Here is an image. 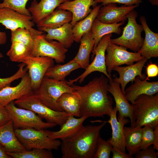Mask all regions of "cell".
<instances>
[{"label":"cell","instance_id":"cell-23","mask_svg":"<svg viewBox=\"0 0 158 158\" xmlns=\"http://www.w3.org/2000/svg\"><path fill=\"white\" fill-rule=\"evenodd\" d=\"M14 130L11 120L0 126V144L6 152H18L26 150L18 139Z\"/></svg>","mask_w":158,"mask_h":158},{"label":"cell","instance_id":"cell-38","mask_svg":"<svg viewBox=\"0 0 158 158\" xmlns=\"http://www.w3.org/2000/svg\"><path fill=\"white\" fill-rule=\"evenodd\" d=\"M25 64L21 63L19 65L17 71L12 76L5 78H0V90L5 87L10 86L15 80L21 78L27 72V68H24Z\"/></svg>","mask_w":158,"mask_h":158},{"label":"cell","instance_id":"cell-31","mask_svg":"<svg viewBox=\"0 0 158 158\" xmlns=\"http://www.w3.org/2000/svg\"><path fill=\"white\" fill-rule=\"evenodd\" d=\"M101 5L93 8L90 13L83 19L78 22L73 27L74 41L80 42L82 36L90 31L92 24L98 13Z\"/></svg>","mask_w":158,"mask_h":158},{"label":"cell","instance_id":"cell-47","mask_svg":"<svg viewBox=\"0 0 158 158\" xmlns=\"http://www.w3.org/2000/svg\"><path fill=\"white\" fill-rule=\"evenodd\" d=\"M7 37L5 32L0 31V45L5 44L7 42Z\"/></svg>","mask_w":158,"mask_h":158},{"label":"cell","instance_id":"cell-48","mask_svg":"<svg viewBox=\"0 0 158 158\" xmlns=\"http://www.w3.org/2000/svg\"><path fill=\"white\" fill-rule=\"evenodd\" d=\"M149 1L153 6H158V0H149Z\"/></svg>","mask_w":158,"mask_h":158},{"label":"cell","instance_id":"cell-8","mask_svg":"<svg viewBox=\"0 0 158 158\" xmlns=\"http://www.w3.org/2000/svg\"><path fill=\"white\" fill-rule=\"evenodd\" d=\"M138 15V12L135 10L131 11L127 16L128 23L123 28L121 35L116 38H111L110 41L138 52L142 46L144 39L141 36L143 31L142 26L136 21Z\"/></svg>","mask_w":158,"mask_h":158},{"label":"cell","instance_id":"cell-10","mask_svg":"<svg viewBox=\"0 0 158 158\" xmlns=\"http://www.w3.org/2000/svg\"><path fill=\"white\" fill-rule=\"evenodd\" d=\"M112 36V34H110L104 36L102 38L92 53V59H94L92 62L77 78L67 81V83L69 85L77 81L80 83H82L88 75L95 71L103 73L109 79L112 78V77L108 75L107 72L105 59L106 48Z\"/></svg>","mask_w":158,"mask_h":158},{"label":"cell","instance_id":"cell-51","mask_svg":"<svg viewBox=\"0 0 158 158\" xmlns=\"http://www.w3.org/2000/svg\"></svg>","mask_w":158,"mask_h":158},{"label":"cell","instance_id":"cell-19","mask_svg":"<svg viewBox=\"0 0 158 158\" xmlns=\"http://www.w3.org/2000/svg\"><path fill=\"white\" fill-rule=\"evenodd\" d=\"M158 92V81L148 82L136 77L133 82L125 89L124 95L129 102L133 104L138 97L142 95H152Z\"/></svg>","mask_w":158,"mask_h":158},{"label":"cell","instance_id":"cell-27","mask_svg":"<svg viewBox=\"0 0 158 158\" xmlns=\"http://www.w3.org/2000/svg\"><path fill=\"white\" fill-rule=\"evenodd\" d=\"M73 14L70 11L56 8L50 14L37 25V28L44 27L54 28L70 23Z\"/></svg>","mask_w":158,"mask_h":158},{"label":"cell","instance_id":"cell-16","mask_svg":"<svg viewBox=\"0 0 158 158\" xmlns=\"http://www.w3.org/2000/svg\"><path fill=\"white\" fill-rule=\"evenodd\" d=\"M117 112L115 107L110 114L109 120L104 121L110 124L112 130L111 137L107 141L111 144L113 147L126 152L124 128L130 121L124 117L118 116L117 118Z\"/></svg>","mask_w":158,"mask_h":158},{"label":"cell","instance_id":"cell-26","mask_svg":"<svg viewBox=\"0 0 158 158\" xmlns=\"http://www.w3.org/2000/svg\"><path fill=\"white\" fill-rule=\"evenodd\" d=\"M77 54L73 59L85 70L90 64V54L93 50L94 40L91 30L83 35Z\"/></svg>","mask_w":158,"mask_h":158},{"label":"cell","instance_id":"cell-30","mask_svg":"<svg viewBox=\"0 0 158 158\" xmlns=\"http://www.w3.org/2000/svg\"><path fill=\"white\" fill-rule=\"evenodd\" d=\"M126 148L128 153L133 155L140 150L142 128V127L124 126Z\"/></svg>","mask_w":158,"mask_h":158},{"label":"cell","instance_id":"cell-46","mask_svg":"<svg viewBox=\"0 0 158 158\" xmlns=\"http://www.w3.org/2000/svg\"><path fill=\"white\" fill-rule=\"evenodd\" d=\"M6 153L3 146L0 144V158H11Z\"/></svg>","mask_w":158,"mask_h":158},{"label":"cell","instance_id":"cell-12","mask_svg":"<svg viewBox=\"0 0 158 158\" xmlns=\"http://www.w3.org/2000/svg\"><path fill=\"white\" fill-rule=\"evenodd\" d=\"M0 23L11 31L22 28L28 29L34 38L44 33L33 28L35 24L31 16L22 14L8 8H0Z\"/></svg>","mask_w":158,"mask_h":158},{"label":"cell","instance_id":"cell-7","mask_svg":"<svg viewBox=\"0 0 158 158\" xmlns=\"http://www.w3.org/2000/svg\"><path fill=\"white\" fill-rule=\"evenodd\" d=\"M5 107L13 121L15 129L26 128L45 129L57 125L43 121L41 117L31 110L17 107L14 101Z\"/></svg>","mask_w":158,"mask_h":158},{"label":"cell","instance_id":"cell-36","mask_svg":"<svg viewBox=\"0 0 158 158\" xmlns=\"http://www.w3.org/2000/svg\"><path fill=\"white\" fill-rule=\"evenodd\" d=\"M29 0H3L0 3V8L6 7L11 8L24 15L31 16L26 4Z\"/></svg>","mask_w":158,"mask_h":158},{"label":"cell","instance_id":"cell-1","mask_svg":"<svg viewBox=\"0 0 158 158\" xmlns=\"http://www.w3.org/2000/svg\"><path fill=\"white\" fill-rule=\"evenodd\" d=\"M109 82V78L102 75L85 85H71L80 98V117L109 116L113 108V99L107 90Z\"/></svg>","mask_w":158,"mask_h":158},{"label":"cell","instance_id":"cell-5","mask_svg":"<svg viewBox=\"0 0 158 158\" xmlns=\"http://www.w3.org/2000/svg\"><path fill=\"white\" fill-rule=\"evenodd\" d=\"M14 130L18 139L27 150L36 148L58 150L61 145L59 140L49 138V130L45 129L18 128Z\"/></svg>","mask_w":158,"mask_h":158},{"label":"cell","instance_id":"cell-6","mask_svg":"<svg viewBox=\"0 0 158 158\" xmlns=\"http://www.w3.org/2000/svg\"><path fill=\"white\" fill-rule=\"evenodd\" d=\"M132 104L136 108L135 126H148L154 129L158 125V93L140 95Z\"/></svg>","mask_w":158,"mask_h":158},{"label":"cell","instance_id":"cell-50","mask_svg":"<svg viewBox=\"0 0 158 158\" xmlns=\"http://www.w3.org/2000/svg\"><path fill=\"white\" fill-rule=\"evenodd\" d=\"M67 1H73V0H67Z\"/></svg>","mask_w":158,"mask_h":158},{"label":"cell","instance_id":"cell-15","mask_svg":"<svg viewBox=\"0 0 158 158\" xmlns=\"http://www.w3.org/2000/svg\"><path fill=\"white\" fill-rule=\"evenodd\" d=\"M139 5H124L118 7L116 4H109L100 8L96 18L100 22L106 24H114L125 21L127 19L129 13Z\"/></svg>","mask_w":158,"mask_h":158},{"label":"cell","instance_id":"cell-11","mask_svg":"<svg viewBox=\"0 0 158 158\" xmlns=\"http://www.w3.org/2000/svg\"><path fill=\"white\" fill-rule=\"evenodd\" d=\"M34 40V47L30 56L48 57L58 63L64 62L68 49L59 42L46 40L43 34L35 37Z\"/></svg>","mask_w":158,"mask_h":158},{"label":"cell","instance_id":"cell-28","mask_svg":"<svg viewBox=\"0 0 158 158\" xmlns=\"http://www.w3.org/2000/svg\"><path fill=\"white\" fill-rule=\"evenodd\" d=\"M124 22L114 24H106L100 22L96 18L94 21L91 29L94 40V45L92 53L104 36L112 33L120 34L121 32L120 26L124 24Z\"/></svg>","mask_w":158,"mask_h":158},{"label":"cell","instance_id":"cell-41","mask_svg":"<svg viewBox=\"0 0 158 158\" xmlns=\"http://www.w3.org/2000/svg\"><path fill=\"white\" fill-rule=\"evenodd\" d=\"M135 158H157L158 152L155 151L154 149L149 147L148 148L140 150L135 154Z\"/></svg>","mask_w":158,"mask_h":158},{"label":"cell","instance_id":"cell-14","mask_svg":"<svg viewBox=\"0 0 158 158\" xmlns=\"http://www.w3.org/2000/svg\"><path fill=\"white\" fill-rule=\"evenodd\" d=\"M108 91L113 97L116 103L115 107L118 112V116L128 117L131 126L134 127L135 121L136 108L130 104L123 93L120 84L111 79H109Z\"/></svg>","mask_w":158,"mask_h":158},{"label":"cell","instance_id":"cell-22","mask_svg":"<svg viewBox=\"0 0 158 158\" xmlns=\"http://www.w3.org/2000/svg\"><path fill=\"white\" fill-rule=\"evenodd\" d=\"M37 29L40 31L47 33L44 34L46 40H56L67 49L71 47L74 41L73 26L70 23L56 28L41 27Z\"/></svg>","mask_w":158,"mask_h":158},{"label":"cell","instance_id":"cell-18","mask_svg":"<svg viewBox=\"0 0 158 158\" xmlns=\"http://www.w3.org/2000/svg\"><path fill=\"white\" fill-rule=\"evenodd\" d=\"M21 79L17 85L7 86L0 90V104L6 107L11 102L33 91L28 73H27Z\"/></svg>","mask_w":158,"mask_h":158},{"label":"cell","instance_id":"cell-25","mask_svg":"<svg viewBox=\"0 0 158 158\" xmlns=\"http://www.w3.org/2000/svg\"><path fill=\"white\" fill-rule=\"evenodd\" d=\"M73 116H69L65 122L57 131H48L49 138L61 140L69 138L77 132L83 126L84 121L87 118L85 116L76 118Z\"/></svg>","mask_w":158,"mask_h":158},{"label":"cell","instance_id":"cell-44","mask_svg":"<svg viewBox=\"0 0 158 158\" xmlns=\"http://www.w3.org/2000/svg\"><path fill=\"white\" fill-rule=\"evenodd\" d=\"M111 152L112 158H133V155L119 150L113 147Z\"/></svg>","mask_w":158,"mask_h":158},{"label":"cell","instance_id":"cell-2","mask_svg":"<svg viewBox=\"0 0 158 158\" xmlns=\"http://www.w3.org/2000/svg\"><path fill=\"white\" fill-rule=\"evenodd\" d=\"M99 125L83 126L71 136L62 140V158H92L95 152L100 132L106 123L98 120Z\"/></svg>","mask_w":158,"mask_h":158},{"label":"cell","instance_id":"cell-45","mask_svg":"<svg viewBox=\"0 0 158 158\" xmlns=\"http://www.w3.org/2000/svg\"><path fill=\"white\" fill-rule=\"evenodd\" d=\"M153 148L154 150H158V125L154 128Z\"/></svg>","mask_w":158,"mask_h":158},{"label":"cell","instance_id":"cell-32","mask_svg":"<svg viewBox=\"0 0 158 158\" xmlns=\"http://www.w3.org/2000/svg\"><path fill=\"white\" fill-rule=\"evenodd\" d=\"M80 68L79 65L73 59L66 64H57L49 68L45 76L59 81L66 80L65 78L73 71Z\"/></svg>","mask_w":158,"mask_h":158},{"label":"cell","instance_id":"cell-33","mask_svg":"<svg viewBox=\"0 0 158 158\" xmlns=\"http://www.w3.org/2000/svg\"><path fill=\"white\" fill-rule=\"evenodd\" d=\"M11 42L10 49L6 53L11 61L23 63L27 57L30 55L32 51L25 45L17 41Z\"/></svg>","mask_w":158,"mask_h":158},{"label":"cell","instance_id":"cell-49","mask_svg":"<svg viewBox=\"0 0 158 158\" xmlns=\"http://www.w3.org/2000/svg\"><path fill=\"white\" fill-rule=\"evenodd\" d=\"M4 55L3 54L0 52V58H2L4 57Z\"/></svg>","mask_w":158,"mask_h":158},{"label":"cell","instance_id":"cell-39","mask_svg":"<svg viewBox=\"0 0 158 158\" xmlns=\"http://www.w3.org/2000/svg\"><path fill=\"white\" fill-rule=\"evenodd\" d=\"M142 128V133L140 150L146 149L153 145L154 131L151 127L145 126Z\"/></svg>","mask_w":158,"mask_h":158},{"label":"cell","instance_id":"cell-37","mask_svg":"<svg viewBox=\"0 0 158 158\" xmlns=\"http://www.w3.org/2000/svg\"><path fill=\"white\" fill-rule=\"evenodd\" d=\"M113 147L107 140L100 136L99 138L95 152L93 158H109Z\"/></svg>","mask_w":158,"mask_h":158},{"label":"cell","instance_id":"cell-21","mask_svg":"<svg viewBox=\"0 0 158 158\" xmlns=\"http://www.w3.org/2000/svg\"><path fill=\"white\" fill-rule=\"evenodd\" d=\"M139 20L145 36L142 45L138 52L148 60L152 57L156 58L158 56V33L150 29L144 16H140Z\"/></svg>","mask_w":158,"mask_h":158},{"label":"cell","instance_id":"cell-29","mask_svg":"<svg viewBox=\"0 0 158 158\" xmlns=\"http://www.w3.org/2000/svg\"><path fill=\"white\" fill-rule=\"evenodd\" d=\"M57 103L62 111L69 116L80 117V100L75 91L63 94L58 99Z\"/></svg>","mask_w":158,"mask_h":158},{"label":"cell","instance_id":"cell-4","mask_svg":"<svg viewBox=\"0 0 158 158\" xmlns=\"http://www.w3.org/2000/svg\"><path fill=\"white\" fill-rule=\"evenodd\" d=\"M14 102L18 107L31 110L47 122L60 126L69 116L64 111H56L49 108L37 97L33 91Z\"/></svg>","mask_w":158,"mask_h":158},{"label":"cell","instance_id":"cell-17","mask_svg":"<svg viewBox=\"0 0 158 158\" xmlns=\"http://www.w3.org/2000/svg\"><path fill=\"white\" fill-rule=\"evenodd\" d=\"M147 60L144 58L135 63L126 66H117L113 68V71L118 73L119 76L117 77L114 75L112 79L121 85V91L124 94L126 85L130 82L133 83L136 76H139L142 80L146 78V75L142 73V71Z\"/></svg>","mask_w":158,"mask_h":158},{"label":"cell","instance_id":"cell-43","mask_svg":"<svg viewBox=\"0 0 158 158\" xmlns=\"http://www.w3.org/2000/svg\"><path fill=\"white\" fill-rule=\"evenodd\" d=\"M11 120L6 107L0 104V126L5 124Z\"/></svg>","mask_w":158,"mask_h":158},{"label":"cell","instance_id":"cell-35","mask_svg":"<svg viewBox=\"0 0 158 158\" xmlns=\"http://www.w3.org/2000/svg\"><path fill=\"white\" fill-rule=\"evenodd\" d=\"M6 153L12 158H54L50 150L36 148L20 152Z\"/></svg>","mask_w":158,"mask_h":158},{"label":"cell","instance_id":"cell-9","mask_svg":"<svg viewBox=\"0 0 158 158\" xmlns=\"http://www.w3.org/2000/svg\"><path fill=\"white\" fill-rule=\"evenodd\" d=\"M106 51L105 65L107 72L111 77L114 67L123 64L131 65L144 58L138 52L129 51L126 48L114 44L110 41Z\"/></svg>","mask_w":158,"mask_h":158},{"label":"cell","instance_id":"cell-13","mask_svg":"<svg viewBox=\"0 0 158 158\" xmlns=\"http://www.w3.org/2000/svg\"><path fill=\"white\" fill-rule=\"evenodd\" d=\"M23 63L28 70L32 88L35 91L40 86L47 70L54 66V60L47 57L29 56Z\"/></svg>","mask_w":158,"mask_h":158},{"label":"cell","instance_id":"cell-24","mask_svg":"<svg viewBox=\"0 0 158 158\" xmlns=\"http://www.w3.org/2000/svg\"><path fill=\"white\" fill-rule=\"evenodd\" d=\"M67 0H41L38 3L33 0L28 8L30 13L32 20L37 24L48 16L61 4Z\"/></svg>","mask_w":158,"mask_h":158},{"label":"cell","instance_id":"cell-40","mask_svg":"<svg viewBox=\"0 0 158 158\" xmlns=\"http://www.w3.org/2000/svg\"><path fill=\"white\" fill-rule=\"evenodd\" d=\"M97 4L101 3L103 6L110 3L123 4L125 6H130L134 5H139L142 2V0H95Z\"/></svg>","mask_w":158,"mask_h":158},{"label":"cell","instance_id":"cell-3","mask_svg":"<svg viewBox=\"0 0 158 158\" xmlns=\"http://www.w3.org/2000/svg\"><path fill=\"white\" fill-rule=\"evenodd\" d=\"M75 91L74 89L68 84L66 80L59 81L44 76L40 86L34 93L49 108L55 111H63L58 105V99L65 93Z\"/></svg>","mask_w":158,"mask_h":158},{"label":"cell","instance_id":"cell-20","mask_svg":"<svg viewBox=\"0 0 158 158\" xmlns=\"http://www.w3.org/2000/svg\"><path fill=\"white\" fill-rule=\"evenodd\" d=\"M97 4L95 0H74L67 1L60 4L57 8L71 11L73 14V19L70 22L73 26L78 22L87 16Z\"/></svg>","mask_w":158,"mask_h":158},{"label":"cell","instance_id":"cell-34","mask_svg":"<svg viewBox=\"0 0 158 158\" xmlns=\"http://www.w3.org/2000/svg\"><path fill=\"white\" fill-rule=\"evenodd\" d=\"M11 31V42L17 41L21 42L32 51L35 44L34 38L29 30L22 28Z\"/></svg>","mask_w":158,"mask_h":158},{"label":"cell","instance_id":"cell-42","mask_svg":"<svg viewBox=\"0 0 158 158\" xmlns=\"http://www.w3.org/2000/svg\"><path fill=\"white\" fill-rule=\"evenodd\" d=\"M147 76L145 80H148L149 78L157 77L158 75V66L156 63L151 62L148 64L146 67Z\"/></svg>","mask_w":158,"mask_h":158}]
</instances>
